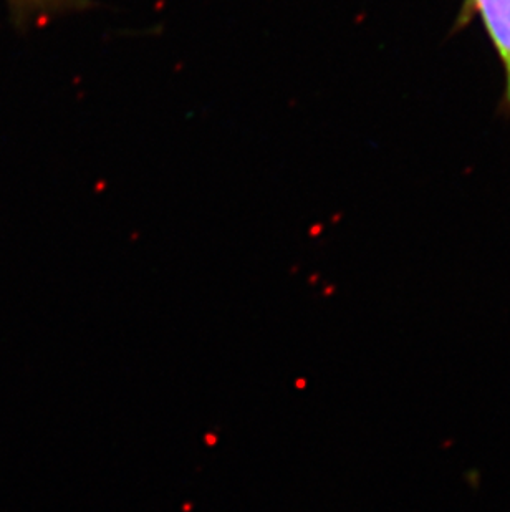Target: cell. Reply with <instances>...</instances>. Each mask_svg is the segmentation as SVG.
<instances>
[{"label":"cell","mask_w":510,"mask_h":512,"mask_svg":"<svg viewBox=\"0 0 510 512\" xmlns=\"http://www.w3.org/2000/svg\"><path fill=\"white\" fill-rule=\"evenodd\" d=\"M17 27L44 25L67 14L97 7L93 0H7Z\"/></svg>","instance_id":"cell-1"},{"label":"cell","mask_w":510,"mask_h":512,"mask_svg":"<svg viewBox=\"0 0 510 512\" xmlns=\"http://www.w3.org/2000/svg\"><path fill=\"white\" fill-rule=\"evenodd\" d=\"M507 73V98L510 102V0H474Z\"/></svg>","instance_id":"cell-2"}]
</instances>
